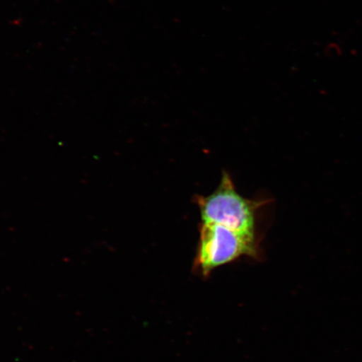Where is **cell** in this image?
Returning <instances> with one entry per match:
<instances>
[{"label": "cell", "mask_w": 362, "mask_h": 362, "mask_svg": "<svg viewBox=\"0 0 362 362\" xmlns=\"http://www.w3.org/2000/svg\"><path fill=\"white\" fill-rule=\"evenodd\" d=\"M197 255L193 271L204 279L212 271L243 257L261 261L262 257L259 236H252L214 223H202L199 228Z\"/></svg>", "instance_id": "cell-1"}, {"label": "cell", "mask_w": 362, "mask_h": 362, "mask_svg": "<svg viewBox=\"0 0 362 362\" xmlns=\"http://www.w3.org/2000/svg\"><path fill=\"white\" fill-rule=\"evenodd\" d=\"M197 205L202 223L219 224L238 232L257 234V216L268 200H251L237 192L228 172H223L221 182L214 193L197 196Z\"/></svg>", "instance_id": "cell-2"}]
</instances>
